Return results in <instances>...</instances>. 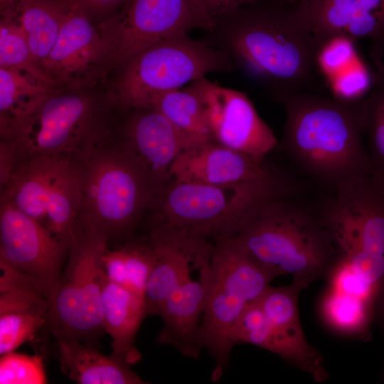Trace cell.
Masks as SVG:
<instances>
[{
	"label": "cell",
	"mask_w": 384,
	"mask_h": 384,
	"mask_svg": "<svg viewBox=\"0 0 384 384\" xmlns=\"http://www.w3.org/2000/svg\"><path fill=\"white\" fill-rule=\"evenodd\" d=\"M253 0L213 18L203 38L256 77L273 97L306 91L314 82L318 48L296 6Z\"/></svg>",
	"instance_id": "obj_1"
},
{
	"label": "cell",
	"mask_w": 384,
	"mask_h": 384,
	"mask_svg": "<svg viewBox=\"0 0 384 384\" xmlns=\"http://www.w3.org/2000/svg\"><path fill=\"white\" fill-rule=\"evenodd\" d=\"M274 98L285 112L281 146L312 181L335 193L373 174L363 141L361 101L346 102L306 91Z\"/></svg>",
	"instance_id": "obj_2"
},
{
	"label": "cell",
	"mask_w": 384,
	"mask_h": 384,
	"mask_svg": "<svg viewBox=\"0 0 384 384\" xmlns=\"http://www.w3.org/2000/svg\"><path fill=\"white\" fill-rule=\"evenodd\" d=\"M297 196L261 204L231 238L274 277L290 274L304 289L327 278L338 253L319 208L302 203Z\"/></svg>",
	"instance_id": "obj_3"
},
{
	"label": "cell",
	"mask_w": 384,
	"mask_h": 384,
	"mask_svg": "<svg viewBox=\"0 0 384 384\" xmlns=\"http://www.w3.org/2000/svg\"><path fill=\"white\" fill-rule=\"evenodd\" d=\"M78 178V219L110 240L129 239L156 193L139 163L112 126L71 157Z\"/></svg>",
	"instance_id": "obj_4"
},
{
	"label": "cell",
	"mask_w": 384,
	"mask_h": 384,
	"mask_svg": "<svg viewBox=\"0 0 384 384\" xmlns=\"http://www.w3.org/2000/svg\"><path fill=\"white\" fill-rule=\"evenodd\" d=\"M114 110L105 90L60 89L46 97L27 117L1 136L0 176L37 156L72 157L111 126Z\"/></svg>",
	"instance_id": "obj_5"
},
{
	"label": "cell",
	"mask_w": 384,
	"mask_h": 384,
	"mask_svg": "<svg viewBox=\"0 0 384 384\" xmlns=\"http://www.w3.org/2000/svg\"><path fill=\"white\" fill-rule=\"evenodd\" d=\"M288 176L262 181L210 185L171 178L156 193L159 223L214 241L232 238L253 210L270 200L298 195Z\"/></svg>",
	"instance_id": "obj_6"
},
{
	"label": "cell",
	"mask_w": 384,
	"mask_h": 384,
	"mask_svg": "<svg viewBox=\"0 0 384 384\" xmlns=\"http://www.w3.org/2000/svg\"><path fill=\"white\" fill-rule=\"evenodd\" d=\"M236 68L225 52L203 38L177 34L152 43L115 68L105 92L114 109L150 108L152 99L161 93L208 73L232 72Z\"/></svg>",
	"instance_id": "obj_7"
},
{
	"label": "cell",
	"mask_w": 384,
	"mask_h": 384,
	"mask_svg": "<svg viewBox=\"0 0 384 384\" xmlns=\"http://www.w3.org/2000/svg\"><path fill=\"white\" fill-rule=\"evenodd\" d=\"M210 278L200 329V341L214 358L211 380L218 381L235 346L233 334L248 304L258 299L275 278L233 240L213 242Z\"/></svg>",
	"instance_id": "obj_8"
},
{
	"label": "cell",
	"mask_w": 384,
	"mask_h": 384,
	"mask_svg": "<svg viewBox=\"0 0 384 384\" xmlns=\"http://www.w3.org/2000/svg\"><path fill=\"white\" fill-rule=\"evenodd\" d=\"M319 209L338 255L375 291L384 319V183L371 174L333 193Z\"/></svg>",
	"instance_id": "obj_9"
},
{
	"label": "cell",
	"mask_w": 384,
	"mask_h": 384,
	"mask_svg": "<svg viewBox=\"0 0 384 384\" xmlns=\"http://www.w3.org/2000/svg\"><path fill=\"white\" fill-rule=\"evenodd\" d=\"M109 242L102 230L78 219L51 310L50 331L55 338L78 340L97 348L105 332L102 257Z\"/></svg>",
	"instance_id": "obj_10"
},
{
	"label": "cell",
	"mask_w": 384,
	"mask_h": 384,
	"mask_svg": "<svg viewBox=\"0 0 384 384\" xmlns=\"http://www.w3.org/2000/svg\"><path fill=\"white\" fill-rule=\"evenodd\" d=\"M1 200L40 222L68 245L80 206L71 157L37 156L19 162L1 185Z\"/></svg>",
	"instance_id": "obj_11"
},
{
	"label": "cell",
	"mask_w": 384,
	"mask_h": 384,
	"mask_svg": "<svg viewBox=\"0 0 384 384\" xmlns=\"http://www.w3.org/2000/svg\"><path fill=\"white\" fill-rule=\"evenodd\" d=\"M303 289L292 282L270 285L247 305L235 327L233 340L250 343L274 353L309 375L318 383L329 373L321 353L307 341L299 313L298 298Z\"/></svg>",
	"instance_id": "obj_12"
},
{
	"label": "cell",
	"mask_w": 384,
	"mask_h": 384,
	"mask_svg": "<svg viewBox=\"0 0 384 384\" xmlns=\"http://www.w3.org/2000/svg\"><path fill=\"white\" fill-rule=\"evenodd\" d=\"M96 25L109 46L113 70L160 40L194 29L208 31L214 21L201 0H126Z\"/></svg>",
	"instance_id": "obj_13"
},
{
	"label": "cell",
	"mask_w": 384,
	"mask_h": 384,
	"mask_svg": "<svg viewBox=\"0 0 384 384\" xmlns=\"http://www.w3.org/2000/svg\"><path fill=\"white\" fill-rule=\"evenodd\" d=\"M41 68L59 89L99 88L112 73L106 41L96 23L74 0Z\"/></svg>",
	"instance_id": "obj_14"
},
{
	"label": "cell",
	"mask_w": 384,
	"mask_h": 384,
	"mask_svg": "<svg viewBox=\"0 0 384 384\" xmlns=\"http://www.w3.org/2000/svg\"><path fill=\"white\" fill-rule=\"evenodd\" d=\"M0 203V259L33 278L52 310L68 247L36 219L5 201Z\"/></svg>",
	"instance_id": "obj_15"
},
{
	"label": "cell",
	"mask_w": 384,
	"mask_h": 384,
	"mask_svg": "<svg viewBox=\"0 0 384 384\" xmlns=\"http://www.w3.org/2000/svg\"><path fill=\"white\" fill-rule=\"evenodd\" d=\"M188 86L201 100L213 141L260 159L277 146L274 132L244 92L206 77Z\"/></svg>",
	"instance_id": "obj_16"
},
{
	"label": "cell",
	"mask_w": 384,
	"mask_h": 384,
	"mask_svg": "<svg viewBox=\"0 0 384 384\" xmlns=\"http://www.w3.org/2000/svg\"><path fill=\"white\" fill-rule=\"evenodd\" d=\"M0 355L50 331L51 304L31 276L0 259Z\"/></svg>",
	"instance_id": "obj_17"
},
{
	"label": "cell",
	"mask_w": 384,
	"mask_h": 384,
	"mask_svg": "<svg viewBox=\"0 0 384 384\" xmlns=\"http://www.w3.org/2000/svg\"><path fill=\"white\" fill-rule=\"evenodd\" d=\"M127 111L130 114L117 130L118 134L157 193L172 178L170 171L174 162L192 146L157 110L150 107Z\"/></svg>",
	"instance_id": "obj_18"
},
{
	"label": "cell",
	"mask_w": 384,
	"mask_h": 384,
	"mask_svg": "<svg viewBox=\"0 0 384 384\" xmlns=\"http://www.w3.org/2000/svg\"><path fill=\"white\" fill-rule=\"evenodd\" d=\"M156 262L145 290L147 316H159L169 294L204 259L214 242L159 223L148 237Z\"/></svg>",
	"instance_id": "obj_19"
},
{
	"label": "cell",
	"mask_w": 384,
	"mask_h": 384,
	"mask_svg": "<svg viewBox=\"0 0 384 384\" xmlns=\"http://www.w3.org/2000/svg\"><path fill=\"white\" fill-rule=\"evenodd\" d=\"M171 178L183 182L223 185L281 177L265 162L215 141L183 151L171 168Z\"/></svg>",
	"instance_id": "obj_20"
},
{
	"label": "cell",
	"mask_w": 384,
	"mask_h": 384,
	"mask_svg": "<svg viewBox=\"0 0 384 384\" xmlns=\"http://www.w3.org/2000/svg\"><path fill=\"white\" fill-rule=\"evenodd\" d=\"M211 255L198 264L169 294L159 314L163 327L156 342L169 345L183 356L195 359L203 349L201 319L206 301Z\"/></svg>",
	"instance_id": "obj_21"
},
{
	"label": "cell",
	"mask_w": 384,
	"mask_h": 384,
	"mask_svg": "<svg viewBox=\"0 0 384 384\" xmlns=\"http://www.w3.org/2000/svg\"><path fill=\"white\" fill-rule=\"evenodd\" d=\"M102 307L105 332L112 339V353L129 365L141 360L135 346L137 333L147 316L144 298L105 276Z\"/></svg>",
	"instance_id": "obj_22"
},
{
	"label": "cell",
	"mask_w": 384,
	"mask_h": 384,
	"mask_svg": "<svg viewBox=\"0 0 384 384\" xmlns=\"http://www.w3.org/2000/svg\"><path fill=\"white\" fill-rule=\"evenodd\" d=\"M61 370L80 384H144L131 365L115 356L105 355L82 341L55 338Z\"/></svg>",
	"instance_id": "obj_23"
},
{
	"label": "cell",
	"mask_w": 384,
	"mask_h": 384,
	"mask_svg": "<svg viewBox=\"0 0 384 384\" xmlns=\"http://www.w3.org/2000/svg\"><path fill=\"white\" fill-rule=\"evenodd\" d=\"M60 90L48 79L0 67V134L27 117L49 95Z\"/></svg>",
	"instance_id": "obj_24"
},
{
	"label": "cell",
	"mask_w": 384,
	"mask_h": 384,
	"mask_svg": "<svg viewBox=\"0 0 384 384\" xmlns=\"http://www.w3.org/2000/svg\"><path fill=\"white\" fill-rule=\"evenodd\" d=\"M73 0H24L11 16L41 67L54 46Z\"/></svg>",
	"instance_id": "obj_25"
},
{
	"label": "cell",
	"mask_w": 384,
	"mask_h": 384,
	"mask_svg": "<svg viewBox=\"0 0 384 384\" xmlns=\"http://www.w3.org/2000/svg\"><path fill=\"white\" fill-rule=\"evenodd\" d=\"M324 324L334 331L365 339L377 317L376 304L370 299L327 286L319 303Z\"/></svg>",
	"instance_id": "obj_26"
},
{
	"label": "cell",
	"mask_w": 384,
	"mask_h": 384,
	"mask_svg": "<svg viewBox=\"0 0 384 384\" xmlns=\"http://www.w3.org/2000/svg\"><path fill=\"white\" fill-rule=\"evenodd\" d=\"M151 107L160 112L192 147L213 141L201 100L188 85L154 97Z\"/></svg>",
	"instance_id": "obj_27"
},
{
	"label": "cell",
	"mask_w": 384,
	"mask_h": 384,
	"mask_svg": "<svg viewBox=\"0 0 384 384\" xmlns=\"http://www.w3.org/2000/svg\"><path fill=\"white\" fill-rule=\"evenodd\" d=\"M372 60L373 85L361 102V122L372 173L384 183V64L383 58Z\"/></svg>",
	"instance_id": "obj_28"
},
{
	"label": "cell",
	"mask_w": 384,
	"mask_h": 384,
	"mask_svg": "<svg viewBox=\"0 0 384 384\" xmlns=\"http://www.w3.org/2000/svg\"><path fill=\"white\" fill-rule=\"evenodd\" d=\"M0 67L25 70L50 80L33 56L25 34L11 16H1Z\"/></svg>",
	"instance_id": "obj_29"
},
{
	"label": "cell",
	"mask_w": 384,
	"mask_h": 384,
	"mask_svg": "<svg viewBox=\"0 0 384 384\" xmlns=\"http://www.w3.org/2000/svg\"><path fill=\"white\" fill-rule=\"evenodd\" d=\"M125 276L124 287L144 298L147 282L156 262L149 238L129 241L119 247Z\"/></svg>",
	"instance_id": "obj_30"
},
{
	"label": "cell",
	"mask_w": 384,
	"mask_h": 384,
	"mask_svg": "<svg viewBox=\"0 0 384 384\" xmlns=\"http://www.w3.org/2000/svg\"><path fill=\"white\" fill-rule=\"evenodd\" d=\"M47 383L41 355L29 356L11 351L1 355V384H44Z\"/></svg>",
	"instance_id": "obj_31"
},
{
	"label": "cell",
	"mask_w": 384,
	"mask_h": 384,
	"mask_svg": "<svg viewBox=\"0 0 384 384\" xmlns=\"http://www.w3.org/2000/svg\"><path fill=\"white\" fill-rule=\"evenodd\" d=\"M373 75L358 56L345 70L329 80L334 97L346 102H358L370 92Z\"/></svg>",
	"instance_id": "obj_32"
},
{
	"label": "cell",
	"mask_w": 384,
	"mask_h": 384,
	"mask_svg": "<svg viewBox=\"0 0 384 384\" xmlns=\"http://www.w3.org/2000/svg\"><path fill=\"white\" fill-rule=\"evenodd\" d=\"M355 42L341 36L324 42L316 54L318 71L329 80L350 66L358 57Z\"/></svg>",
	"instance_id": "obj_33"
},
{
	"label": "cell",
	"mask_w": 384,
	"mask_h": 384,
	"mask_svg": "<svg viewBox=\"0 0 384 384\" xmlns=\"http://www.w3.org/2000/svg\"><path fill=\"white\" fill-rule=\"evenodd\" d=\"M97 23L116 12L126 0H74Z\"/></svg>",
	"instance_id": "obj_34"
},
{
	"label": "cell",
	"mask_w": 384,
	"mask_h": 384,
	"mask_svg": "<svg viewBox=\"0 0 384 384\" xmlns=\"http://www.w3.org/2000/svg\"><path fill=\"white\" fill-rule=\"evenodd\" d=\"M251 1L253 0H201L213 18Z\"/></svg>",
	"instance_id": "obj_35"
},
{
	"label": "cell",
	"mask_w": 384,
	"mask_h": 384,
	"mask_svg": "<svg viewBox=\"0 0 384 384\" xmlns=\"http://www.w3.org/2000/svg\"><path fill=\"white\" fill-rule=\"evenodd\" d=\"M24 0H0L1 16L13 12Z\"/></svg>",
	"instance_id": "obj_36"
}]
</instances>
